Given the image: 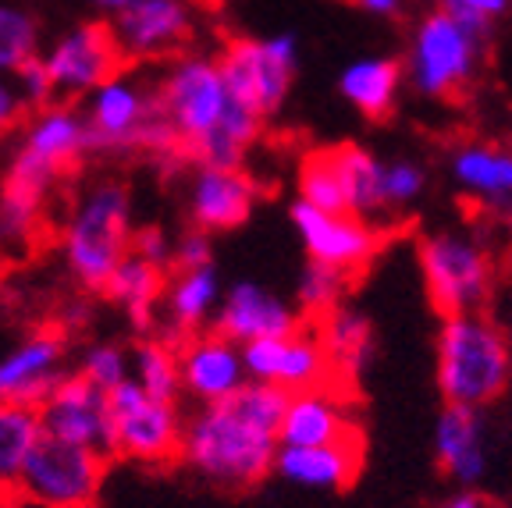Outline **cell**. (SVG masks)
<instances>
[{
  "label": "cell",
  "mask_w": 512,
  "mask_h": 508,
  "mask_svg": "<svg viewBox=\"0 0 512 508\" xmlns=\"http://www.w3.org/2000/svg\"><path fill=\"white\" fill-rule=\"evenodd\" d=\"M288 391L246 381L235 395L200 405L185 420L178 459L217 487H253L271 473Z\"/></svg>",
  "instance_id": "1"
},
{
  "label": "cell",
  "mask_w": 512,
  "mask_h": 508,
  "mask_svg": "<svg viewBox=\"0 0 512 508\" xmlns=\"http://www.w3.org/2000/svg\"><path fill=\"white\" fill-rule=\"evenodd\" d=\"M136 214L132 192L121 178H93L68 203L57 228L61 260L75 281L89 292H104L111 270L132 253Z\"/></svg>",
  "instance_id": "2"
},
{
  "label": "cell",
  "mask_w": 512,
  "mask_h": 508,
  "mask_svg": "<svg viewBox=\"0 0 512 508\" xmlns=\"http://www.w3.org/2000/svg\"><path fill=\"white\" fill-rule=\"evenodd\" d=\"M434 359L438 391L448 405L484 409L512 384V342L488 310L441 317Z\"/></svg>",
  "instance_id": "3"
},
{
  "label": "cell",
  "mask_w": 512,
  "mask_h": 508,
  "mask_svg": "<svg viewBox=\"0 0 512 508\" xmlns=\"http://www.w3.org/2000/svg\"><path fill=\"white\" fill-rule=\"evenodd\" d=\"M89 153H93V139H89L82 107L54 100V104L29 111V118L22 121V135H18V146L4 167L0 185L40 199V203H54V192Z\"/></svg>",
  "instance_id": "4"
},
{
  "label": "cell",
  "mask_w": 512,
  "mask_h": 508,
  "mask_svg": "<svg viewBox=\"0 0 512 508\" xmlns=\"http://www.w3.org/2000/svg\"><path fill=\"white\" fill-rule=\"evenodd\" d=\"M491 43V22L438 8L416 22L406 54V79L420 96L452 100L473 86Z\"/></svg>",
  "instance_id": "5"
},
{
  "label": "cell",
  "mask_w": 512,
  "mask_h": 508,
  "mask_svg": "<svg viewBox=\"0 0 512 508\" xmlns=\"http://www.w3.org/2000/svg\"><path fill=\"white\" fill-rule=\"evenodd\" d=\"M153 104L175 132L192 167V153L221 128L224 114L232 107V96H228L214 54L182 50V54L168 57L164 72L153 79Z\"/></svg>",
  "instance_id": "6"
},
{
  "label": "cell",
  "mask_w": 512,
  "mask_h": 508,
  "mask_svg": "<svg viewBox=\"0 0 512 508\" xmlns=\"http://www.w3.org/2000/svg\"><path fill=\"white\" fill-rule=\"evenodd\" d=\"M431 306L441 317L488 310L498 288V263L488 242L470 231H431L416 246Z\"/></svg>",
  "instance_id": "7"
},
{
  "label": "cell",
  "mask_w": 512,
  "mask_h": 508,
  "mask_svg": "<svg viewBox=\"0 0 512 508\" xmlns=\"http://www.w3.org/2000/svg\"><path fill=\"white\" fill-rule=\"evenodd\" d=\"M217 57L228 96L256 118H274L285 107L299 68V40L292 32L278 36H239L228 40Z\"/></svg>",
  "instance_id": "8"
},
{
  "label": "cell",
  "mask_w": 512,
  "mask_h": 508,
  "mask_svg": "<svg viewBox=\"0 0 512 508\" xmlns=\"http://www.w3.org/2000/svg\"><path fill=\"white\" fill-rule=\"evenodd\" d=\"M107 477V455L40 437L18 477V498L36 508H96Z\"/></svg>",
  "instance_id": "9"
},
{
  "label": "cell",
  "mask_w": 512,
  "mask_h": 508,
  "mask_svg": "<svg viewBox=\"0 0 512 508\" xmlns=\"http://www.w3.org/2000/svg\"><path fill=\"white\" fill-rule=\"evenodd\" d=\"M107 402H111V455L143 466H164L178 459L185 427L178 402L146 395L132 377L107 391Z\"/></svg>",
  "instance_id": "10"
},
{
  "label": "cell",
  "mask_w": 512,
  "mask_h": 508,
  "mask_svg": "<svg viewBox=\"0 0 512 508\" xmlns=\"http://www.w3.org/2000/svg\"><path fill=\"white\" fill-rule=\"evenodd\" d=\"M40 61L50 75L54 96L68 104L86 100L100 82L125 68L107 22H75L72 29L57 32L40 50Z\"/></svg>",
  "instance_id": "11"
},
{
  "label": "cell",
  "mask_w": 512,
  "mask_h": 508,
  "mask_svg": "<svg viewBox=\"0 0 512 508\" xmlns=\"http://www.w3.org/2000/svg\"><path fill=\"white\" fill-rule=\"evenodd\" d=\"M82 118L89 125L93 153H139L146 128L157 118L153 82L121 68L82 100Z\"/></svg>",
  "instance_id": "12"
},
{
  "label": "cell",
  "mask_w": 512,
  "mask_h": 508,
  "mask_svg": "<svg viewBox=\"0 0 512 508\" xmlns=\"http://www.w3.org/2000/svg\"><path fill=\"white\" fill-rule=\"evenodd\" d=\"M111 36L125 64L168 61L189 47L196 32L192 0H132L111 18Z\"/></svg>",
  "instance_id": "13"
},
{
  "label": "cell",
  "mask_w": 512,
  "mask_h": 508,
  "mask_svg": "<svg viewBox=\"0 0 512 508\" xmlns=\"http://www.w3.org/2000/svg\"><path fill=\"white\" fill-rule=\"evenodd\" d=\"M288 217H292V228H296L306 256L313 263H328V267L342 270L349 278L367 270L374 263V256L381 253V228L363 221V217L328 214V210L310 207L303 199L292 203Z\"/></svg>",
  "instance_id": "14"
},
{
  "label": "cell",
  "mask_w": 512,
  "mask_h": 508,
  "mask_svg": "<svg viewBox=\"0 0 512 508\" xmlns=\"http://www.w3.org/2000/svg\"><path fill=\"white\" fill-rule=\"evenodd\" d=\"M43 434L68 445L93 448L111 459V402L79 374H64L40 405Z\"/></svg>",
  "instance_id": "15"
},
{
  "label": "cell",
  "mask_w": 512,
  "mask_h": 508,
  "mask_svg": "<svg viewBox=\"0 0 512 508\" xmlns=\"http://www.w3.org/2000/svg\"><path fill=\"white\" fill-rule=\"evenodd\" d=\"M242 370H246V381L274 384V388H285L288 395L335 384L328 352L317 342V334L303 331V327L285 338L242 345Z\"/></svg>",
  "instance_id": "16"
},
{
  "label": "cell",
  "mask_w": 512,
  "mask_h": 508,
  "mask_svg": "<svg viewBox=\"0 0 512 508\" xmlns=\"http://www.w3.org/2000/svg\"><path fill=\"white\" fill-rule=\"evenodd\" d=\"M178 356V381L189 398L200 405L221 402V398L235 395L246 384V370H242V345L232 338H224L214 327L185 334L175 345Z\"/></svg>",
  "instance_id": "17"
},
{
  "label": "cell",
  "mask_w": 512,
  "mask_h": 508,
  "mask_svg": "<svg viewBox=\"0 0 512 508\" xmlns=\"http://www.w3.org/2000/svg\"><path fill=\"white\" fill-rule=\"evenodd\" d=\"M299 327H303V317L296 306L256 281H235L224 288L214 313V331L232 338L235 345L285 338V334H296Z\"/></svg>",
  "instance_id": "18"
},
{
  "label": "cell",
  "mask_w": 512,
  "mask_h": 508,
  "mask_svg": "<svg viewBox=\"0 0 512 508\" xmlns=\"http://www.w3.org/2000/svg\"><path fill=\"white\" fill-rule=\"evenodd\" d=\"M363 445L360 441V423L352 416L349 398L342 395L338 384H324V388H306L292 391L285 402V413L278 423V445Z\"/></svg>",
  "instance_id": "19"
},
{
  "label": "cell",
  "mask_w": 512,
  "mask_h": 508,
  "mask_svg": "<svg viewBox=\"0 0 512 508\" xmlns=\"http://www.w3.org/2000/svg\"><path fill=\"white\" fill-rule=\"evenodd\" d=\"M260 189L246 167H192L189 178V207L192 228L221 235V231L242 228L253 214Z\"/></svg>",
  "instance_id": "20"
},
{
  "label": "cell",
  "mask_w": 512,
  "mask_h": 508,
  "mask_svg": "<svg viewBox=\"0 0 512 508\" xmlns=\"http://www.w3.org/2000/svg\"><path fill=\"white\" fill-rule=\"evenodd\" d=\"M64 334L32 331L0 356V402L40 405L64 377Z\"/></svg>",
  "instance_id": "21"
},
{
  "label": "cell",
  "mask_w": 512,
  "mask_h": 508,
  "mask_svg": "<svg viewBox=\"0 0 512 508\" xmlns=\"http://www.w3.org/2000/svg\"><path fill=\"white\" fill-rule=\"evenodd\" d=\"M363 466V445H278L271 473L303 491H345Z\"/></svg>",
  "instance_id": "22"
},
{
  "label": "cell",
  "mask_w": 512,
  "mask_h": 508,
  "mask_svg": "<svg viewBox=\"0 0 512 508\" xmlns=\"http://www.w3.org/2000/svg\"><path fill=\"white\" fill-rule=\"evenodd\" d=\"M434 455L441 469L463 487H473L488 473V448H484V420L480 409L448 405L441 409L434 427Z\"/></svg>",
  "instance_id": "23"
},
{
  "label": "cell",
  "mask_w": 512,
  "mask_h": 508,
  "mask_svg": "<svg viewBox=\"0 0 512 508\" xmlns=\"http://www.w3.org/2000/svg\"><path fill=\"white\" fill-rule=\"evenodd\" d=\"M313 334L324 345L331 363V377L338 388L360 381L363 370L374 363V327H370L367 313L356 306H335L320 320H313Z\"/></svg>",
  "instance_id": "24"
},
{
  "label": "cell",
  "mask_w": 512,
  "mask_h": 508,
  "mask_svg": "<svg viewBox=\"0 0 512 508\" xmlns=\"http://www.w3.org/2000/svg\"><path fill=\"white\" fill-rule=\"evenodd\" d=\"M221 278H217L214 263L210 267H192V270H168V281H164V299H160V310L168 327L185 338L192 331H203V327L214 324L217 302H221Z\"/></svg>",
  "instance_id": "25"
},
{
  "label": "cell",
  "mask_w": 512,
  "mask_h": 508,
  "mask_svg": "<svg viewBox=\"0 0 512 508\" xmlns=\"http://www.w3.org/2000/svg\"><path fill=\"white\" fill-rule=\"evenodd\" d=\"M448 167H452L459 189L484 210L512 196V150H505V146L463 143L452 153Z\"/></svg>",
  "instance_id": "26"
},
{
  "label": "cell",
  "mask_w": 512,
  "mask_h": 508,
  "mask_svg": "<svg viewBox=\"0 0 512 508\" xmlns=\"http://www.w3.org/2000/svg\"><path fill=\"white\" fill-rule=\"evenodd\" d=\"M399 89L402 64L395 57H356L338 75V93L370 121H381L395 111Z\"/></svg>",
  "instance_id": "27"
},
{
  "label": "cell",
  "mask_w": 512,
  "mask_h": 508,
  "mask_svg": "<svg viewBox=\"0 0 512 508\" xmlns=\"http://www.w3.org/2000/svg\"><path fill=\"white\" fill-rule=\"evenodd\" d=\"M164 281L168 270L153 267L143 256L128 253L118 267L111 270V278L104 285V295L128 317V324L146 331L157 320L160 299H164Z\"/></svg>",
  "instance_id": "28"
},
{
  "label": "cell",
  "mask_w": 512,
  "mask_h": 508,
  "mask_svg": "<svg viewBox=\"0 0 512 508\" xmlns=\"http://www.w3.org/2000/svg\"><path fill=\"white\" fill-rule=\"evenodd\" d=\"M328 153H331V164H335V171H338V182H342L345 214L377 224V217H384V199H381L384 160L374 157L367 146H356V143L331 146Z\"/></svg>",
  "instance_id": "29"
},
{
  "label": "cell",
  "mask_w": 512,
  "mask_h": 508,
  "mask_svg": "<svg viewBox=\"0 0 512 508\" xmlns=\"http://www.w3.org/2000/svg\"><path fill=\"white\" fill-rule=\"evenodd\" d=\"M43 423L36 405L0 402V505L18 501V477H22L25 459L40 445Z\"/></svg>",
  "instance_id": "30"
},
{
  "label": "cell",
  "mask_w": 512,
  "mask_h": 508,
  "mask_svg": "<svg viewBox=\"0 0 512 508\" xmlns=\"http://www.w3.org/2000/svg\"><path fill=\"white\" fill-rule=\"evenodd\" d=\"M128 363H132V381L153 398H171L175 402L182 395V381H178V356L175 345L164 342V338H143L136 342V349L128 352Z\"/></svg>",
  "instance_id": "31"
},
{
  "label": "cell",
  "mask_w": 512,
  "mask_h": 508,
  "mask_svg": "<svg viewBox=\"0 0 512 508\" xmlns=\"http://www.w3.org/2000/svg\"><path fill=\"white\" fill-rule=\"evenodd\" d=\"M40 50H43L40 18L32 15L29 8H22V4L0 0V75L11 79Z\"/></svg>",
  "instance_id": "32"
},
{
  "label": "cell",
  "mask_w": 512,
  "mask_h": 508,
  "mask_svg": "<svg viewBox=\"0 0 512 508\" xmlns=\"http://www.w3.org/2000/svg\"><path fill=\"white\" fill-rule=\"evenodd\" d=\"M349 274H342V270L328 267V263H306L303 274H299L296 281V306L299 317L306 320H320L324 313H331L335 306H342L345 302V292H349Z\"/></svg>",
  "instance_id": "33"
},
{
  "label": "cell",
  "mask_w": 512,
  "mask_h": 508,
  "mask_svg": "<svg viewBox=\"0 0 512 508\" xmlns=\"http://www.w3.org/2000/svg\"><path fill=\"white\" fill-rule=\"evenodd\" d=\"M299 199L328 214H345V196L328 150H313L299 164Z\"/></svg>",
  "instance_id": "34"
},
{
  "label": "cell",
  "mask_w": 512,
  "mask_h": 508,
  "mask_svg": "<svg viewBox=\"0 0 512 508\" xmlns=\"http://www.w3.org/2000/svg\"><path fill=\"white\" fill-rule=\"evenodd\" d=\"M427 189V171L416 160H384L381 167V199L384 214H399L413 207Z\"/></svg>",
  "instance_id": "35"
},
{
  "label": "cell",
  "mask_w": 512,
  "mask_h": 508,
  "mask_svg": "<svg viewBox=\"0 0 512 508\" xmlns=\"http://www.w3.org/2000/svg\"><path fill=\"white\" fill-rule=\"evenodd\" d=\"M75 374H79L82 381L93 384V388L114 391L118 384L128 381V374H132V363H128V349H121V345H114V342H96V345H89V349L82 352L79 370H75Z\"/></svg>",
  "instance_id": "36"
},
{
  "label": "cell",
  "mask_w": 512,
  "mask_h": 508,
  "mask_svg": "<svg viewBox=\"0 0 512 508\" xmlns=\"http://www.w3.org/2000/svg\"><path fill=\"white\" fill-rule=\"evenodd\" d=\"M11 79H15L18 93H22V100L29 104V111H36V107H47V104H54V100H57L54 86H50L47 68H43V61H40V54L32 57V61H25L22 68L11 75Z\"/></svg>",
  "instance_id": "37"
},
{
  "label": "cell",
  "mask_w": 512,
  "mask_h": 508,
  "mask_svg": "<svg viewBox=\"0 0 512 508\" xmlns=\"http://www.w3.org/2000/svg\"><path fill=\"white\" fill-rule=\"evenodd\" d=\"M132 253L143 256L153 267L171 270V263H175V239L160 224H146V228H136V235H132Z\"/></svg>",
  "instance_id": "38"
},
{
  "label": "cell",
  "mask_w": 512,
  "mask_h": 508,
  "mask_svg": "<svg viewBox=\"0 0 512 508\" xmlns=\"http://www.w3.org/2000/svg\"><path fill=\"white\" fill-rule=\"evenodd\" d=\"M210 263H214V235H207V231H200V228H189L185 235H178L171 270L210 267Z\"/></svg>",
  "instance_id": "39"
},
{
  "label": "cell",
  "mask_w": 512,
  "mask_h": 508,
  "mask_svg": "<svg viewBox=\"0 0 512 508\" xmlns=\"http://www.w3.org/2000/svg\"><path fill=\"white\" fill-rule=\"evenodd\" d=\"M29 118V104L18 93L15 79H4L0 75V139L11 135L15 128H22V121Z\"/></svg>",
  "instance_id": "40"
},
{
  "label": "cell",
  "mask_w": 512,
  "mask_h": 508,
  "mask_svg": "<svg viewBox=\"0 0 512 508\" xmlns=\"http://www.w3.org/2000/svg\"><path fill=\"white\" fill-rule=\"evenodd\" d=\"M448 8L463 11V15H473V18H484V22H495L498 15L509 11V0H452Z\"/></svg>",
  "instance_id": "41"
},
{
  "label": "cell",
  "mask_w": 512,
  "mask_h": 508,
  "mask_svg": "<svg viewBox=\"0 0 512 508\" xmlns=\"http://www.w3.org/2000/svg\"><path fill=\"white\" fill-rule=\"evenodd\" d=\"M363 15H374V18H399L406 11L409 0H352Z\"/></svg>",
  "instance_id": "42"
},
{
  "label": "cell",
  "mask_w": 512,
  "mask_h": 508,
  "mask_svg": "<svg viewBox=\"0 0 512 508\" xmlns=\"http://www.w3.org/2000/svg\"><path fill=\"white\" fill-rule=\"evenodd\" d=\"M484 214L491 217V224H495V228H502V231H509V235H512V196L502 199V203H495L491 210H484Z\"/></svg>",
  "instance_id": "43"
},
{
  "label": "cell",
  "mask_w": 512,
  "mask_h": 508,
  "mask_svg": "<svg viewBox=\"0 0 512 508\" xmlns=\"http://www.w3.org/2000/svg\"><path fill=\"white\" fill-rule=\"evenodd\" d=\"M445 508H488V505H484V501H480L477 494L459 491L456 498H448V501H445Z\"/></svg>",
  "instance_id": "44"
},
{
  "label": "cell",
  "mask_w": 512,
  "mask_h": 508,
  "mask_svg": "<svg viewBox=\"0 0 512 508\" xmlns=\"http://www.w3.org/2000/svg\"><path fill=\"white\" fill-rule=\"evenodd\" d=\"M89 8H96V11H104V15H118L121 8H128V4H132V0H86Z\"/></svg>",
  "instance_id": "45"
},
{
  "label": "cell",
  "mask_w": 512,
  "mask_h": 508,
  "mask_svg": "<svg viewBox=\"0 0 512 508\" xmlns=\"http://www.w3.org/2000/svg\"><path fill=\"white\" fill-rule=\"evenodd\" d=\"M505 278H509V285H512V242H509V249H505Z\"/></svg>",
  "instance_id": "46"
},
{
  "label": "cell",
  "mask_w": 512,
  "mask_h": 508,
  "mask_svg": "<svg viewBox=\"0 0 512 508\" xmlns=\"http://www.w3.org/2000/svg\"><path fill=\"white\" fill-rule=\"evenodd\" d=\"M4 263H8V256H4V249H0V270H4Z\"/></svg>",
  "instance_id": "47"
},
{
  "label": "cell",
  "mask_w": 512,
  "mask_h": 508,
  "mask_svg": "<svg viewBox=\"0 0 512 508\" xmlns=\"http://www.w3.org/2000/svg\"><path fill=\"white\" fill-rule=\"evenodd\" d=\"M505 334H509V342H512V320H509V327H505Z\"/></svg>",
  "instance_id": "48"
},
{
  "label": "cell",
  "mask_w": 512,
  "mask_h": 508,
  "mask_svg": "<svg viewBox=\"0 0 512 508\" xmlns=\"http://www.w3.org/2000/svg\"><path fill=\"white\" fill-rule=\"evenodd\" d=\"M438 4H441V8H448V4H452V0H438Z\"/></svg>",
  "instance_id": "49"
},
{
  "label": "cell",
  "mask_w": 512,
  "mask_h": 508,
  "mask_svg": "<svg viewBox=\"0 0 512 508\" xmlns=\"http://www.w3.org/2000/svg\"><path fill=\"white\" fill-rule=\"evenodd\" d=\"M509 4H512V0H509Z\"/></svg>",
  "instance_id": "50"
}]
</instances>
